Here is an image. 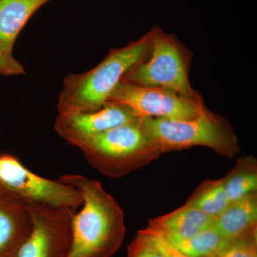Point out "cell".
<instances>
[{"label":"cell","instance_id":"14","mask_svg":"<svg viewBox=\"0 0 257 257\" xmlns=\"http://www.w3.org/2000/svg\"><path fill=\"white\" fill-rule=\"evenodd\" d=\"M223 181L229 203L256 192V159L252 155L239 157Z\"/></svg>","mask_w":257,"mask_h":257},{"label":"cell","instance_id":"1","mask_svg":"<svg viewBox=\"0 0 257 257\" xmlns=\"http://www.w3.org/2000/svg\"><path fill=\"white\" fill-rule=\"evenodd\" d=\"M59 180L77 189L82 209L72 219L70 247L66 257H111L124 239V211L100 182L79 175Z\"/></svg>","mask_w":257,"mask_h":257},{"label":"cell","instance_id":"10","mask_svg":"<svg viewBox=\"0 0 257 257\" xmlns=\"http://www.w3.org/2000/svg\"><path fill=\"white\" fill-rule=\"evenodd\" d=\"M51 0H0V62L8 75L25 74L13 57L17 37L32 15Z\"/></svg>","mask_w":257,"mask_h":257},{"label":"cell","instance_id":"8","mask_svg":"<svg viewBox=\"0 0 257 257\" xmlns=\"http://www.w3.org/2000/svg\"><path fill=\"white\" fill-rule=\"evenodd\" d=\"M31 232L15 257H66L70 247L76 211L30 204Z\"/></svg>","mask_w":257,"mask_h":257},{"label":"cell","instance_id":"17","mask_svg":"<svg viewBox=\"0 0 257 257\" xmlns=\"http://www.w3.org/2000/svg\"><path fill=\"white\" fill-rule=\"evenodd\" d=\"M217 257H257V227L229 241Z\"/></svg>","mask_w":257,"mask_h":257},{"label":"cell","instance_id":"13","mask_svg":"<svg viewBox=\"0 0 257 257\" xmlns=\"http://www.w3.org/2000/svg\"><path fill=\"white\" fill-rule=\"evenodd\" d=\"M224 239L231 241L257 227V192L230 202L213 223Z\"/></svg>","mask_w":257,"mask_h":257},{"label":"cell","instance_id":"20","mask_svg":"<svg viewBox=\"0 0 257 257\" xmlns=\"http://www.w3.org/2000/svg\"><path fill=\"white\" fill-rule=\"evenodd\" d=\"M0 74H3V75L5 76H8L6 69H5L4 65H3L1 62H0Z\"/></svg>","mask_w":257,"mask_h":257},{"label":"cell","instance_id":"4","mask_svg":"<svg viewBox=\"0 0 257 257\" xmlns=\"http://www.w3.org/2000/svg\"><path fill=\"white\" fill-rule=\"evenodd\" d=\"M149 32L146 57L123 81L142 87L165 88L189 99L204 100L189 82L192 52L175 35L166 33L160 27L154 26Z\"/></svg>","mask_w":257,"mask_h":257},{"label":"cell","instance_id":"12","mask_svg":"<svg viewBox=\"0 0 257 257\" xmlns=\"http://www.w3.org/2000/svg\"><path fill=\"white\" fill-rule=\"evenodd\" d=\"M215 218L184 204L172 212L150 220L147 229L167 239H186L212 226Z\"/></svg>","mask_w":257,"mask_h":257},{"label":"cell","instance_id":"15","mask_svg":"<svg viewBox=\"0 0 257 257\" xmlns=\"http://www.w3.org/2000/svg\"><path fill=\"white\" fill-rule=\"evenodd\" d=\"M167 240L189 257H217L229 242L213 226L191 237Z\"/></svg>","mask_w":257,"mask_h":257},{"label":"cell","instance_id":"2","mask_svg":"<svg viewBox=\"0 0 257 257\" xmlns=\"http://www.w3.org/2000/svg\"><path fill=\"white\" fill-rule=\"evenodd\" d=\"M150 32L121 48L111 49L100 63L85 73L69 74L59 95L60 114L92 112L109 100L121 81L146 57Z\"/></svg>","mask_w":257,"mask_h":257},{"label":"cell","instance_id":"11","mask_svg":"<svg viewBox=\"0 0 257 257\" xmlns=\"http://www.w3.org/2000/svg\"><path fill=\"white\" fill-rule=\"evenodd\" d=\"M32 226L28 204L0 186V257H15Z\"/></svg>","mask_w":257,"mask_h":257},{"label":"cell","instance_id":"19","mask_svg":"<svg viewBox=\"0 0 257 257\" xmlns=\"http://www.w3.org/2000/svg\"><path fill=\"white\" fill-rule=\"evenodd\" d=\"M158 248L163 257H189L177 249L167 239L156 231L145 228L140 230Z\"/></svg>","mask_w":257,"mask_h":257},{"label":"cell","instance_id":"9","mask_svg":"<svg viewBox=\"0 0 257 257\" xmlns=\"http://www.w3.org/2000/svg\"><path fill=\"white\" fill-rule=\"evenodd\" d=\"M140 118L126 104L108 101L99 110L92 112L59 114L54 128L69 145L78 147L88 138Z\"/></svg>","mask_w":257,"mask_h":257},{"label":"cell","instance_id":"5","mask_svg":"<svg viewBox=\"0 0 257 257\" xmlns=\"http://www.w3.org/2000/svg\"><path fill=\"white\" fill-rule=\"evenodd\" d=\"M143 119L163 154L196 146L207 147L229 159L240 152L239 140L229 120L209 109L189 120Z\"/></svg>","mask_w":257,"mask_h":257},{"label":"cell","instance_id":"3","mask_svg":"<svg viewBox=\"0 0 257 257\" xmlns=\"http://www.w3.org/2000/svg\"><path fill=\"white\" fill-rule=\"evenodd\" d=\"M77 147L92 167L112 178L124 177L163 154L143 117L88 138Z\"/></svg>","mask_w":257,"mask_h":257},{"label":"cell","instance_id":"7","mask_svg":"<svg viewBox=\"0 0 257 257\" xmlns=\"http://www.w3.org/2000/svg\"><path fill=\"white\" fill-rule=\"evenodd\" d=\"M108 101L131 107L141 117L189 120L207 110L204 100H196L162 87H142L121 81Z\"/></svg>","mask_w":257,"mask_h":257},{"label":"cell","instance_id":"16","mask_svg":"<svg viewBox=\"0 0 257 257\" xmlns=\"http://www.w3.org/2000/svg\"><path fill=\"white\" fill-rule=\"evenodd\" d=\"M229 204L223 178L204 181L185 203L214 218L219 216Z\"/></svg>","mask_w":257,"mask_h":257},{"label":"cell","instance_id":"6","mask_svg":"<svg viewBox=\"0 0 257 257\" xmlns=\"http://www.w3.org/2000/svg\"><path fill=\"white\" fill-rule=\"evenodd\" d=\"M0 186L28 205L40 204L74 211L82 205V197L77 189L60 180L36 175L10 154L0 155Z\"/></svg>","mask_w":257,"mask_h":257},{"label":"cell","instance_id":"18","mask_svg":"<svg viewBox=\"0 0 257 257\" xmlns=\"http://www.w3.org/2000/svg\"><path fill=\"white\" fill-rule=\"evenodd\" d=\"M126 257H163L158 248L141 231L127 247Z\"/></svg>","mask_w":257,"mask_h":257}]
</instances>
